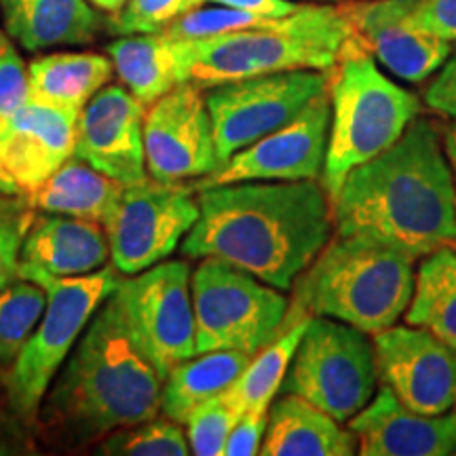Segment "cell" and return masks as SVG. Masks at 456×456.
<instances>
[{
  "mask_svg": "<svg viewBox=\"0 0 456 456\" xmlns=\"http://www.w3.org/2000/svg\"><path fill=\"white\" fill-rule=\"evenodd\" d=\"M199 220L180 243L186 258H216L288 292L334 235L319 180L235 182L197 192Z\"/></svg>",
  "mask_w": 456,
  "mask_h": 456,
  "instance_id": "obj_1",
  "label": "cell"
},
{
  "mask_svg": "<svg viewBox=\"0 0 456 456\" xmlns=\"http://www.w3.org/2000/svg\"><path fill=\"white\" fill-rule=\"evenodd\" d=\"M334 235L368 237L420 260L456 243V191L442 129L416 117L395 144L342 180Z\"/></svg>",
  "mask_w": 456,
  "mask_h": 456,
  "instance_id": "obj_2",
  "label": "cell"
},
{
  "mask_svg": "<svg viewBox=\"0 0 456 456\" xmlns=\"http://www.w3.org/2000/svg\"><path fill=\"white\" fill-rule=\"evenodd\" d=\"M112 294L91 317L38 410L45 431L60 442H95L161 412L163 379Z\"/></svg>",
  "mask_w": 456,
  "mask_h": 456,
  "instance_id": "obj_3",
  "label": "cell"
},
{
  "mask_svg": "<svg viewBox=\"0 0 456 456\" xmlns=\"http://www.w3.org/2000/svg\"><path fill=\"white\" fill-rule=\"evenodd\" d=\"M355 32L345 7L300 4L294 13L201 41L175 45L178 81L212 89L288 70H332Z\"/></svg>",
  "mask_w": 456,
  "mask_h": 456,
  "instance_id": "obj_4",
  "label": "cell"
},
{
  "mask_svg": "<svg viewBox=\"0 0 456 456\" xmlns=\"http://www.w3.org/2000/svg\"><path fill=\"white\" fill-rule=\"evenodd\" d=\"M414 262L376 239L332 235L296 279L285 326L300 317H330L366 334L395 326L412 298Z\"/></svg>",
  "mask_w": 456,
  "mask_h": 456,
  "instance_id": "obj_5",
  "label": "cell"
},
{
  "mask_svg": "<svg viewBox=\"0 0 456 456\" xmlns=\"http://www.w3.org/2000/svg\"><path fill=\"white\" fill-rule=\"evenodd\" d=\"M330 134L322 184L330 201L342 180L402 138L420 114V100L380 72L355 41L330 70Z\"/></svg>",
  "mask_w": 456,
  "mask_h": 456,
  "instance_id": "obj_6",
  "label": "cell"
},
{
  "mask_svg": "<svg viewBox=\"0 0 456 456\" xmlns=\"http://www.w3.org/2000/svg\"><path fill=\"white\" fill-rule=\"evenodd\" d=\"M20 277L38 283L47 294V306L9 372L3 376L11 414L32 425L64 362L70 355L95 311L121 285L114 265L83 277H53L20 265Z\"/></svg>",
  "mask_w": 456,
  "mask_h": 456,
  "instance_id": "obj_7",
  "label": "cell"
},
{
  "mask_svg": "<svg viewBox=\"0 0 456 456\" xmlns=\"http://www.w3.org/2000/svg\"><path fill=\"white\" fill-rule=\"evenodd\" d=\"M191 292L197 353L226 349L254 355L283 332L289 300L237 266L201 258L191 275Z\"/></svg>",
  "mask_w": 456,
  "mask_h": 456,
  "instance_id": "obj_8",
  "label": "cell"
},
{
  "mask_svg": "<svg viewBox=\"0 0 456 456\" xmlns=\"http://www.w3.org/2000/svg\"><path fill=\"white\" fill-rule=\"evenodd\" d=\"M376 383L374 345L366 332L330 317H309L281 393L306 399L345 423L368 406Z\"/></svg>",
  "mask_w": 456,
  "mask_h": 456,
  "instance_id": "obj_9",
  "label": "cell"
},
{
  "mask_svg": "<svg viewBox=\"0 0 456 456\" xmlns=\"http://www.w3.org/2000/svg\"><path fill=\"white\" fill-rule=\"evenodd\" d=\"M195 186L146 175L123 184L102 220L112 265L123 275H138L167 260L199 220Z\"/></svg>",
  "mask_w": 456,
  "mask_h": 456,
  "instance_id": "obj_10",
  "label": "cell"
},
{
  "mask_svg": "<svg viewBox=\"0 0 456 456\" xmlns=\"http://www.w3.org/2000/svg\"><path fill=\"white\" fill-rule=\"evenodd\" d=\"M328 83L330 70H288L208 89L205 104L220 165L298 117Z\"/></svg>",
  "mask_w": 456,
  "mask_h": 456,
  "instance_id": "obj_11",
  "label": "cell"
},
{
  "mask_svg": "<svg viewBox=\"0 0 456 456\" xmlns=\"http://www.w3.org/2000/svg\"><path fill=\"white\" fill-rule=\"evenodd\" d=\"M112 296L163 380L171 368L197 355L188 262H159L135 277L123 279Z\"/></svg>",
  "mask_w": 456,
  "mask_h": 456,
  "instance_id": "obj_12",
  "label": "cell"
},
{
  "mask_svg": "<svg viewBox=\"0 0 456 456\" xmlns=\"http://www.w3.org/2000/svg\"><path fill=\"white\" fill-rule=\"evenodd\" d=\"M146 171L161 182L199 180L220 167L203 89L180 83L146 108Z\"/></svg>",
  "mask_w": 456,
  "mask_h": 456,
  "instance_id": "obj_13",
  "label": "cell"
},
{
  "mask_svg": "<svg viewBox=\"0 0 456 456\" xmlns=\"http://www.w3.org/2000/svg\"><path fill=\"white\" fill-rule=\"evenodd\" d=\"M330 94H319L288 125L254 142L222 163L214 174L195 180V191L235 182L319 180L330 134Z\"/></svg>",
  "mask_w": 456,
  "mask_h": 456,
  "instance_id": "obj_14",
  "label": "cell"
},
{
  "mask_svg": "<svg viewBox=\"0 0 456 456\" xmlns=\"http://www.w3.org/2000/svg\"><path fill=\"white\" fill-rule=\"evenodd\" d=\"M376 376L412 412L456 408V351L423 328L391 326L372 334Z\"/></svg>",
  "mask_w": 456,
  "mask_h": 456,
  "instance_id": "obj_15",
  "label": "cell"
},
{
  "mask_svg": "<svg viewBox=\"0 0 456 456\" xmlns=\"http://www.w3.org/2000/svg\"><path fill=\"white\" fill-rule=\"evenodd\" d=\"M144 114L146 106L121 85L102 87L78 114L74 157L121 184L144 180Z\"/></svg>",
  "mask_w": 456,
  "mask_h": 456,
  "instance_id": "obj_16",
  "label": "cell"
},
{
  "mask_svg": "<svg viewBox=\"0 0 456 456\" xmlns=\"http://www.w3.org/2000/svg\"><path fill=\"white\" fill-rule=\"evenodd\" d=\"M77 114L30 100L0 125V192L28 197L37 191L77 144Z\"/></svg>",
  "mask_w": 456,
  "mask_h": 456,
  "instance_id": "obj_17",
  "label": "cell"
},
{
  "mask_svg": "<svg viewBox=\"0 0 456 456\" xmlns=\"http://www.w3.org/2000/svg\"><path fill=\"white\" fill-rule=\"evenodd\" d=\"M419 0H370L345 4L355 38L387 70L408 83H423L452 53V43L412 26Z\"/></svg>",
  "mask_w": 456,
  "mask_h": 456,
  "instance_id": "obj_18",
  "label": "cell"
},
{
  "mask_svg": "<svg viewBox=\"0 0 456 456\" xmlns=\"http://www.w3.org/2000/svg\"><path fill=\"white\" fill-rule=\"evenodd\" d=\"M362 456H450L456 454V412H412L380 385L368 406L349 419Z\"/></svg>",
  "mask_w": 456,
  "mask_h": 456,
  "instance_id": "obj_19",
  "label": "cell"
},
{
  "mask_svg": "<svg viewBox=\"0 0 456 456\" xmlns=\"http://www.w3.org/2000/svg\"><path fill=\"white\" fill-rule=\"evenodd\" d=\"M108 258L110 245L100 222L41 214L21 245L20 265L53 277H83L106 266Z\"/></svg>",
  "mask_w": 456,
  "mask_h": 456,
  "instance_id": "obj_20",
  "label": "cell"
},
{
  "mask_svg": "<svg viewBox=\"0 0 456 456\" xmlns=\"http://www.w3.org/2000/svg\"><path fill=\"white\" fill-rule=\"evenodd\" d=\"M357 440L351 429H342L340 420L313 406L298 395L281 393L269 408L265 456H351Z\"/></svg>",
  "mask_w": 456,
  "mask_h": 456,
  "instance_id": "obj_21",
  "label": "cell"
},
{
  "mask_svg": "<svg viewBox=\"0 0 456 456\" xmlns=\"http://www.w3.org/2000/svg\"><path fill=\"white\" fill-rule=\"evenodd\" d=\"M4 28L26 51L91 43L102 26L87 0H0Z\"/></svg>",
  "mask_w": 456,
  "mask_h": 456,
  "instance_id": "obj_22",
  "label": "cell"
},
{
  "mask_svg": "<svg viewBox=\"0 0 456 456\" xmlns=\"http://www.w3.org/2000/svg\"><path fill=\"white\" fill-rule=\"evenodd\" d=\"M114 66L100 53H49L30 61V100L57 110L81 114L89 100L110 81Z\"/></svg>",
  "mask_w": 456,
  "mask_h": 456,
  "instance_id": "obj_23",
  "label": "cell"
},
{
  "mask_svg": "<svg viewBox=\"0 0 456 456\" xmlns=\"http://www.w3.org/2000/svg\"><path fill=\"white\" fill-rule=\"evenodd\" d=\"M121 188V182L108 178L83 159L72 155L37 191L24 197V201L32 212L70 216L102 224Z\"/></svg>",
  "mask_w": 456,
  "mask_h": 456,
  "instance_id": "obj_24",
  "label": "cell"
},
{
  "mask_svg": "<svg viewBox=\"0 0 456 456\" xmlns=\"http://www.w3.org/2000/svg\"><path fill=\"white\" fill-rule=\"evenodd\" d=\"M252 355L243 351H205L184 359L163 380L161 412L184 425L188 414L203 402L228 391Z\"/></svg>",
  "mask_w": 456,
  "mask_h": 456,
  "instance_id": "obj_25",
  "label": "cell"
},
{
  "mask_svg": "<svg viewBox=\"0 0 456 456\" xmlns=\"http://www.w3.org/2000/svg\"><path fill=\"white\" fill-rule=\"evenodd\" d=\"M420 260L403 322L427 330L456 351V249L444 245Z\"/></svg>",
  "mask_w": 456,
  "mask_h": 456,
  "instance_id": "obj_26",
  "label": "cell"
},
{
  "mask_svg": "<svg viewBox=\"0 0 456 456\" xmlns=\"http://www.w3.org/2000/svg\"><path fill=\"white\" fill-rule=\"evenodd\" d=\"M114 72L146 108L180 85L175 45L163 32L127 34L106 47Z\"/></svg>",
  "mask_w": 456,
  "mask_h": 456,
  "instance_id": "obj_27",
  "label": "cell"
},
{
  "mask_svg": "<svg viewBox=\"0 0 456 456\" xmlns=\"http://www.w3.org/2000/svg\"><path fill=\"white\" fill-rule=\"evenodd\" d=\"M306 326H309V317L294 319L275 340L254 353L239 379L224 391L228 402L237 408L239 414L269 412L277 393H281L285 374L306 332Z\"/></svg>",
  "mask_w": 456,
  "mask_h": 456,
  "instance_id": "obj_28",
  "label": "cell"
},
{
  "mask_svg": "<svg viewBox=\"0 0 456 456\" xmlns=\"http://www.w3.org/2000/svg\"><path fill=\"white\" fill-rule=\"evenodd\" d=\"M45 306L47 294L30 279H15L0 292V370H4V374L30 340Z\"/></svg>",
  "mask_w": 456,
  "mask_h": 456,
  "instance_id": "obj_29",
  "label": "cell"
},
{
  "mask_svg": "<svg viewBox=\"0 0 456 456\" xmlns=\"http://www.w3.org/2000/svg\"><path fill=\"white\" fill-rule=\"evenodd\" d=\"M106 456H186L191 454L186 431L167 419H151L104 436L98 446Z\"/></svg>",
  "mask_w": 456,
  "mask_h": 456,
  "instance_id": "obj_30",
  "label": "cell"
},
{
  "mask_svg": "<svg viewBox=\"0 0 456 456\" xmlns=\"http://www.w3.org/2000/svg\"><path fill=\"white\" fill-rule=\"evenodd\" d=\"M271 17H260L245 11L231 9V7H192L186 13L175 17L163 28V34L174 43L182 41H201V38L220 37V34L243 30V28H254L269 21Z\"/></svg>",
  "mask_w": 456,
  "mask_h": 456,
  "instance_id": "obj_31",
  "label": "cell"
},
{
  "mask_svg": "<svg viewBox=\"0 0 456 456\" xmlns=\"http://www.w3.org/2000/svg\"><path fill=\"white\" fill-rule=\"evenodd\" d=\"M237 408L228 402V397L216 395L201 406H197L184 420L186 437L191 454L197 456H218L224 450L228 433L239 420Z\"/></svg>",
  "mask_w": 456,
  "mask_h": 456,
  "instance_id": "obj_32",
  "label": "cell"
},
{
  "mask_svg": "<svg viewBox=\"0 0 456 456\" xmlns=\"http://www.w3.org/2000/svg\"><path fill=\"white\" fill-rule=\"evenodd\" d=\"M192 7H197V0H127L110 20V28L118 37L161 32Z\"/></svg>",
  "mask_w": 456,
  "mask_h": 456,
  "instance_id": "obj_33",
  "label": "cell"
},
{
  "mask_svg": "<svg viewBox=\"0 0 456 456\" xmlns=\"http://www.w3.org/2000/svg\"><path fill=\"white\" fill-rule=\"evenodd\" d=\"M28 102H30L28 68L11 38L0 32V125L20 112Z\"/></svg>",
  "mask_w": 456,
  "mask_h": 456,
  "instance_id": "obj_34",
  "label": "cell"
},
{
  "mask_svg": "<svg viewBox=\"0 0 456 456\" xmlns=\"http://www.w3.org/2000/svg\"><path fill=\"white\" fill-rule=\"evenodd\" d=\"M34 216L26 203L0 212V292L20 279L21 245L30 231Z\"/></svg>",
  "mask_w": 456,
  "mask_h": 456,
  "instance_id": "obj_35",
  "label": "cell"
},
{
  "mask_svg": "<svg viewBox=\"0 0 456 456\" xmlns=\"http://www.w3.org/2000/svg\"><path fill=\"white\" fill-rule=\"evenodd\" d=\"M410 21L431 37L456 43V0H419Z\"/></svg>",
  "mask_w": 456,
  "mask_h": 456,
  "instance_id": "obj_36",
  "label": "cell"
},
{
  "mask_svg": "<svg viewBox=\"0 0 456 456\" xmlns=\"http://www.w3.org/2000/svg\"><path fill=\"white\" fill-rule=\"evenodd\" d=\"M266 425H269V412H243L228 433L222 454L226 456H254L260 454L262 442H265Z\"/></svg>",
  "mask_w": 456,
  "mask_h": 456,
  "instance_id": "obj_37",
  "label": "cell"
},
{
  "mask_svg": "<svg viewBox=\"0 0 456 456\" xmlns=\"http://www.w3.org/2000/svg\"><path fill=\"white\" fill-rule=\"evenodd\" d=\"M425 106L452 121L456 118V49L448 55L433 81L425 89Z\"/></svg>",
  "mask_w": 456,
  "mask_h": 456,
  "instance_id": "obj_38",
  "label": "cell"
},
{
  "mask_svg": "<svg viewBox=\"0 0 456 456\" xmlns=\"http://www.w3.org/2000/svg\"><path fill=\"white\" fill-rule=\"evenodd\" d=\"M199 4H220L260 17H285L300 7L292 0H197V7Z\"/></svg>",
  "mask_w": 456,
  "mask_h": 456,
  "instance_id": "obj_39",
  "label": "cell"
},
{
  "mask_svg": "<svg viewBox=\"0 0 456 456\" xmlns=\"http://www.w3.org/2000/svg\"><path fill=\"white\" fill-rule=\"evenodd\" d=\"M442 142H444V152H446L450 171H452L454 180V191H456V118L442 131Z\"/></svg>",
  "mask_w": 456,
  "mask_h": 456,
  "instance_id": "obj_40",
  "label": "cell"
},
{
  "mask_svg": "<svg viewBox=\"0 0 456 456\" xmlns=\"http://www.w3.org/2000/svg\"><path fill=\"white\" fill-rule=\"evenodd\" d=\"M89 3L95 4V7L104 9V11H110V13H117V11L121 9L127 0H89Z\"/></svg>",
  "mask_w": 456,
  "mask_h": 456,
  "instance_id": "obj_41",
  "label": "cell"
},
{
  "mask_svg": "<svg viewBox=\"0 0 456 456\" xmlns=\"http://www.w3.org/2000/svg\"><path fill=\"white\" fill-rule=\"evenodd\" d=\"M26 203L21 197H11V195H4V192H0V212H4V209H11V208H17V205Z\"/></svg>",
  "mask_w": 456,
  "mask_h": 456,
  "instance_id": "obj_42",
  "label": "cell"
},
{
  "mask_svg": "<svg viewBox=\"0 0 456 456\" xmlns=\"http://www.w3.org/2000/svg\"><path fill=\"white\" fill-rule=\"evenodd\" d=\"M7 454H13V450L9 446H4V444H0V456H7Z\"/></svg>",
  "mask_w": 456,
  "mask_h": 456,
  "instance_id": "obj_43",
  "label": "cell"
},
{
  "mask_svg": "<svg viewBox=\"0 0 456 456\" xmlns=\"http://www.w3.org/2000/svg\"><path fill=\"white\" fill-rule=\"evenodd\" d=\"M0 423H3V419H0Z\"/></svg>",
  "mask_w": 456,
  "mask_h": 456,
  "instance_id": "obj_44",
  "label": "cell"
},
{
  "mask_svg": "<svg viewBox=\"0 0 456 456\" xmlns=\"http://www.w3.org/2000/svg\"><path fill=\"white\" fill-rule=\"evenodd\" d=\"M454 412H456V410H454Z\"/></svg>",
  "mask_w": 456,
  "mask_h": 456,
  "instance_id": "obj_45",
  "label": "cell"
}]
</instances>
